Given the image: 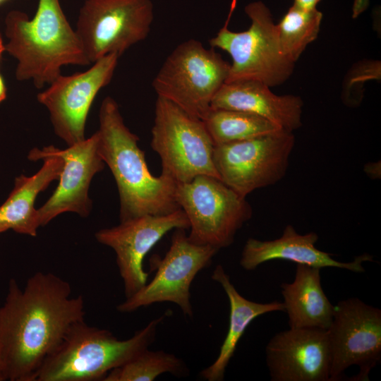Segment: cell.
Listing matches in <instances>:
<instances>
[{
	"mask_svg": "<svg viewBox=\"0 0 381 381\" xmlns=\"http://www.w3.org/2000/svg\"><path fill=\"white\" fill-rule=\"evenodd\" d=\"M4 23L8 39L5 51L17 61L15 75L18 81L31 80L41 89L61 75L64 66L91 64L59 0H39L32 18L12 10Z\"/></svg>",
	"mask_w": 381,
	"mask_h": 381,
	"instance_id": "cell-3",
	"label": "cell"
},
{
	"mask_svg": "<svg viewBox=\"0 0 381 381\" xmlns=\"http://www.w3.org/2000/svg\"><path fill=\"white\" fill-rule=\"evenodd\" d=\"M167 373L184 377L189 374V370L185 363L174 354L147 349L111 370L103 381H152L159 375Z\"/></svg>",
	"mask_w": 381,
	"mask_h": 381,
	"instance_id": "cell-24",
	"label": "cell"
},
{
	"mask_svg": "<svg viewBox=\"0 0 381 381\" xmlns=\"http://www.w3.org/2000/svg\"><path fill=\"white\" fill-rule=\"evenodd\" d=\"M99 155L111 171L120 198V222L143 215H162L178 210L177 183L149 171L139 138L126 126L119 105L105 97L99 111Z\"/></svg>",
	"mask_w": 381,
	"mask_h": 381,
	"instance_id": "cell-2",
	"label": "cell"
},
{
	"mask_svg": "<svg viewBox=\"0 0 381 381\" xmlns=\"http://www.w3.org/2000/svg\"><path fill=\"white\" fill-rule=\"evenodd\" d=\"M3 232H4V231L3 230L0 229V234H1V233H3Z\"/></svg>",
	"mask_w": 381,
	"mask_h": 381,
	"instance_id": "cell-31",
	"label": "cell"
},
{
	"mask_svg": "<svg viewBox=\"0 0 381 381\" xmlns=\"http://www.w3.org/2000/svg\"><path fill=\"white\" fill-rule=\"evenodd\" d=\"M6 1H8V0H0V5H1L2 4H4V3L6 2Z\"/></svg>",
	"mask_w": 381,
	"mask_h": 381,
	"instance_id": "cell-30",
	"label": "cell"
},
{
	"mask_svg": "<svg viewBox=\"0 0 381 381\" xmlns=\"http://www.w3.org/2000/svg\"><path fill=\"white\" fill-rule=\"evenodd\" d=\"M295 145L284 130L214 146L213 161L220 180L242 197L282 180Z\"/></svg>",
	"mask_w": 381,
	"mask_h": 381,
	"instance_id": "cell-10",
	"label": "cell"
},
{
	"mask_svg": "<svg viewBox=\"0 0 381 381\" xmlns=\"http://www.w3.org/2000/svg\"><path fill=\"white\" fill-rule=\"evenodd\" d=\"M236 3L232 1L224 25L210 40L212 48L227 52L232 59L226 82L257 80L270 87L284 83L292 74L294 63L281 52L270 9L262 1L248 4L245 12L251 21L249 28L234 32L228 24Z\"/></svg>",
	"mask_w": 381,
	"mask_h": 381,
	"instance_id": "cell-5",
	"label": "cell"
},
{
	"mask_svg": "<svg viewBox=\"0 0 381 381\" xmlns=\"http://www.w3.org/2000/svg\"><path fill=\"white\" fill-rule=\"evenodd\" d=\"M49 154L61 157L64 166L56 190L37 209L40 226H45L56 216L67 212L87 217L92 206L88 195L91 181L105 165L99 152L97 132L65 150L54 145L42 149L33 148L29 152L28 158L34 162L38 157Z\"/></svg>",
	"mask_w": 381,
	"mask_h": 381,
	"instance_id": "cell-15",
	"label": "cell"
},
{
	"mask_svg": "<svg viewBox=\"0 0 381 381\" xmlns=\"http://www.w3.org/2000/svg\"><path fill=\"white\" fill-rule=\"evenodd\" d=\"M331 355L330 381L339 380L351 365L359 367L353 380H368L381 360V310L358 298L334 306L327 329Z\"/></svg>",
	"mask_w": 381,
	"mask_h": 381,
	"instance_id": "cell-11",
	"label": "cell"
},
{
	"mask_svg": "<svg viewBox=\"0 0 381 381\" xmlns=\"http://www.w3.org/2000/svg\"><path fill=\"white\" fill-rule=\"evenodd\" d=\"M230 64L214 48L196 40L179 44L167 56L152 80L157 97L203 120L211 102L226 82Z\"/></svg>",
	"mask_w": 381,
	"mask_h": 381,
	"instance_id": "cell-6",
	"label": "cell"
},
{
	"mask_svg": "<svg viewBox=\"0 0 381 381\" xmlns=\"http://www.w3.org/2000/svg\"><path fill=\"white\" fill-rule=\"evenodd\" d=\"M380 163H368L365 166V171L373 179H377L378 174L380 176Z\"/></svg>",
	"mask_w": 381,
	"mask_h": 381,
	"instance_id": "cell-27",
	"label": "cell"
},
{
	"mask_svg": "<svg viewBox=\"0 0 381 381\" xmlns=\"http://www.w3.org/2000/svg\"><path fill=\"white\" fill-rule=\"evenodd\" d=\"M71 293L70 284L51 272H36L23 289L16 279L9 281L0 307V351L7 380L35 381L70 327L84 320V298Z\"/></svg>",
	"mask_w": 381,
	"mask_h": 381,
	"instance_id": "cell-1",
	"label": "cell"
},
{
	"mask_svg": "<svg viewBox=\"0 0 381 381\" xmlns=\"http://www.w3.org/2000/svg\"><path fill=\"white\" fill-rule=\"evenodd\" d=\"M119 56L106 55L85 71L59 75L37 95L49 112L54 133L68 146L85 139V129L90 107L101 89L111 80Z\"/></svg>",
	"mask_w": 381,
	"mask_h": 381,
	"instance_id": "cell-13",
	"label": "cell"
},
{
	"mask_svg": "<svg viewBox=\"0 0 381 381\" xmlns=\"http://www.w3.org/2000/svg\"><path fill=\"white\" fill-rule=\"evenodd\" d=\"M322 13L316 8L305 10L293 4L276 25L282 53L295 64L307 45L319 33Z\"/></svg>",
	"mask_w": 381,
	"mask_h": 381,
	"instance_id": "cell-23",
	"label": "cell"
},
{
	"mask_svg": "<svg viewBox=\"0 0 381 381\" xmlns=\"http://www.w3.org/2000/svg\"><path fill=\"white\" fill-rule=\"evenodd\" d=\"M318 238L315 232L300 234L292 225L287 224L282 236L277 239L261 241L249 238L243 248L240 265L245 270L252 271L264 262L282 260L320 269L335 267L363 272V262L373 261V256L368 253L360 255L351 262L336 260L331 253L316 248Z\"/></svg>",
	"mask_w": 381,
	"mask_h": 381,
	"instance_id": "cell-17",
	"label": "cell"
},
{
	"mask_svg": "<svg viewBox=\"0 0 381 381\" xmlns=\"http://www.w3.org/2000/svg\"><path fill=\"white\" fill-rule=\"evenodd\" d=\"M154 19L151 0H85L75 32L90 64L111 54L119 57L148 36Z\"/></svg>",
	"mask_w": 381,
	"mask_h": 381,
	"instance_id": "cell-9",
	"label": "cell"
},
{
	"mask_svg": "<svg viewBox=\"0 0 381 381\" xmlns=\"http://www.w3.org/2000/svg\"><path fill=\"white\" fill-rule=\"evenodd\" d=\"M175 199L188 219L189 240L218 250L231 246L237 231L253 215L246 198L210 176L177 183Z\"/></svg>",
	"mask_w": 381,
	"mask_h": 381,
	"instance_id": "cell-8",
	"label": "cell"
},
{
	"mask_svg": "<svg viewBox=\"0 0 381 381\" xmlns=\"http://www.w3.org/2000/svg\"><path fill=\"white\" fill-rule=\"evenodd\" d=\"M303 102L298 96L277 95L257 80L225 82L213 97L210 109H230L256 114L293 132L302 126Z\"/></svg>",
	"mask_w": 381,
	"mask_h": 381,
	"instance_id": "cell-18",
	"label": "cell"
},
{
	"mask_svg": "<svg viewBox=\"0 0 381 381\" xmlns=\"http://www.w3.org/2000/svg\"><path fill=\"white\" fill-rule=\"evenodd\" d=\"M212 279L221 285L228 297L230 307L229 325L217 358L212 365L203 369L200 375L207 381H222L237 344L250 323L265 313L284 311V306L283 302L276 301L262 303L244 298L236 290L229 275L221 265L216 266Z\"/></svg>",
	"mask_w": 381,
	"mask_h": 381,
	"instance_id": "cell-21",
	"label": "cell"
},
{
	"mask_svg": "<svg viewBox=\"0 0 381 381\" xmlns=\"http://www.w3.org/2000/svg\"><path fill=\"white\" fill-rule=\"evenodd\" d=\"M369 6V0H354L352 8V18H356L364 12Z\"/></svg>",
	"mask_w": 381,
	"mask_h": 381,
	"instance_id": "cell-26",
	"label": "cell"
},
{
	"mask_svg": "<svg viewBox=\"0 0 381 381\" xmlns=\"http://www.w3.org/2000/svg\"><path fill=\"white\" fill-rule=\"evenodd\" d=\"M5 51V43L4 42L0 30V61ZM7 97V87L3 75L0 73V104L3 102Z\"/></svg>",
	"mask_w": 381,
	"mask_h": 381,
	"instance_id": "cell-25",
	"label": "cell"
},
{
	"mask_svg": "<svg viewBox=\"0 0 381 381\" xmlns=\"http://www.w3.org/2000/svg\"><path fill=\"white\" fill-rule=\"evenodd\" d=\"M320 270L296 264L294 281L281 284L284 311L290 328L327 329L329 327L334 306L322 287Z\"/></svg>",
	"mask_w": 381,
	"mask_h": 381,
	"instance_id": "cell-20",
	"label": "cell"
},
{
	"mask_svg": "<svg viewBox=\"0 0 381 381\" xmlns=\"http://www.w3.org/2000/svg\"><path fill=\"white\" fill-rule=\"evenodd\" d=\"M265 355L272 381H330L327 329L289 327L270 339Z\"/></svg>",
	"mask_w": 381,
	"mask_h": 381,
	"instance_id": "cell-16",
	"label": "cell"
},
{
	"mask_svg": "<svg viewBox=\"0 0 381 381\" xmlns=\"http://www.w3.org/2000/svg\"><path fill=\"white\" fill-rule=\"evenodd\" d=\"M7 380L5 365L0 351V381Z\"/></svg>",
	"mask_w": 381,
	"mask_h": 381,
	"instance_id": "cell-29",
	"label": "cell"
},
{
	"mask_svg": "<svg viewBox=\"0 0 381 381\" xmlns=\"http://www.w3.org/2000/svg\"><path fill=\"white\" fill-rule=\"evenodd\" d=\"M151 133L150 145L161 159V174L176 183L201 175L220 179L213 161L215 145L203 120L157 97Z\"/></svg>",
	"mask_w": 381,
	"mask_h": 381,
	"instance_id": "cell-7",
	"label": "cell"
},
{
	"mask_svg": "<svg viewBox=\"0 0 381 381\" xmlns=\"http://www.w3.org/2000/svg\"><path fill=\"white\" fill-rule=\"evenodd\" d=\"M214 145L257 138L282 129L254 114L230 109H210L203 119Z\"/></svg>",
	"mask_w": 381,
	"mask_h": 381,
	"instance_id": "cell-22",
	"label": "cell"
},
{
	"mask_svg": "<svg viewBox=\"0 0 381 381\" xmlns=\"http://www.w3.org/2000/svg\"><path fill=\"white\" fill-rule=\"evenodd\" d=\"M320 1V0H294V5L305 10H312L316 8Z\"/></svg>",
	"mask_w": 381,
	"mask_h": 381,
	"instance_id": "cell-28",
	"label": "cell"
},
{
	"mask_svg": "<svg viewBox=\"0 0 381 381\" xmlns=\"http://www.w3.org/2000/svg\"><path fill=\"white\" fill-rule=\"evenodd\" d=\"M189 229L188 219L181 208L162 215H143L121 222L116 226L100 229L97 241L112 248L128 298L147 282L148 273L143 261L152 247L169 231Z\"/></svg>",
	"mask_w": 381,
	"mask_h": 381,
	"instance_id": "cell-14",
	"label": "cell"
},
{
	"mask_svg": "<svg viewBox=\"0 0 381 381\" xmlns=\"http://www.w3.org/2000/svg\"><path fill=\"white\" fill-rule=\"evenodd\" d=\"M43 160L40 169L31 176L23 174L16 177L14 186L5 202L0 206V229L35 236L40 226L35 202L54 180H59L63 171L64 159L53 154L43 155L37 160Z\"/></svg>",
	"mask_w": 381,
	"mask_h": 381,
	"instance_id": "cell-19",
	"label": "cell"
},
{
	"mask_svg": "<svg viewBox=\"0 0 381 381\" xmlns=\"http://www.w3.org/2000/svg\"><path fill=\"white\" fill-rule=\"evenodd\" d=\"M165 315L150 321L127 339L93 327L84 320L73 324L44 361L35 381H97L133 359L153 343Z\"/></svg>",
	"mask_w": 381,
	"mask_h": 381,
	"instance_id": "cell-4",
	"label": "cell"
},
{
	"mask_svg": "<svg viewBox=\"0 0 381 381\" xmlns=\"http://www.w3.org/2000/svg\"><path fill=\"white\" fill-rule=\"evenodd\" d=\"M185 229H175L171 246L162 260L156 262L152 281L117 306L121 313H131L155 303H176L183 315H193L190 285L197 274L208 267L219 250L191 242Z\"/></svg>",
	"mask_w": 381,
	"mask_h": 381,
	"instance_id": "cell-12",
	"label": "cell"
}]
</instances>
